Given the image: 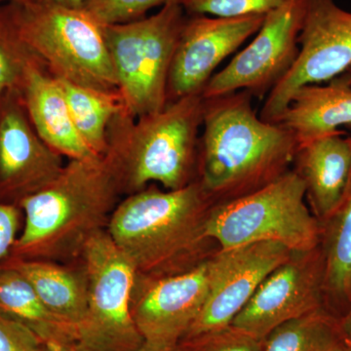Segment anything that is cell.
<instances>
[{
  "instance_id": "5b68a950",
  "label": "cell",
  "mask_w": 351,
  "mask_h": 351,
  "mask_svg": "<svg viewBox=\"0 0 351 351\" xmlns=\"http://www.w3.org/2000/svg\"><path fill=\"white\" fill-rule=\"evenodd\" d=\"M23 43L51 75L106 93H119L103 27L83 8L36 1L8 3Z\"/></svg>"
},
{
  "instance_id": "1f68e13d",
  "label": "cell",
  "mask_w": 351,
  "mask_h": 351,
  "mask_svg": "<svg viewBox=\"0 0 351 351\" xmlns=\"http://www.w3.org/2000/svg\"><path fill=\"white\" fill-rule=\"evenodd\" d=\"M136 351H180V348L179 346H175V348H160V346L149 345V343H145Z\"/></svg>"
},
{
  "instance_id": "44dd1931",
  "label": "cell",
  "mask_w": 351,
  "mask_h": 351,
  "mask_svg": "<svg viewBox=\"0 0 351 351\" xmlns=\"http://www.w3.org/2000/svg\"><path fill=\"white\" fill-rule=\"evenodd\" d=\"M0 311L34 330L47 348L75 346V328L50 311L31 283L8 265L0 267Z\"/></svg>"
},
{
  "instance_id": "8d00e7d4",
  "label": "cell",
  "mask_w": 351,
  "mask_h": 351,
  "mask_svg": "<svg viewBox=\"0 0 351 351\" xmlns=\"http://www.w3.org/2000/svg\"><path fill=\"white\" fill-rule=\"evenodd\" d=\"M346 128L348 129V130H350V135L348 136V142H350V144L351 145V125H348V126H346Z\"/></svg>"
},
{
  "instance_id": "4dcf8cb0",
  "label": "cell",
  "mask_w": 351,
  "mask_h": 351,
  "mask_svg": "<svg viewBox=\"0 0 351 351\" xmlns=\"http://www.w3.org/2000/svg\"><path fill=\"white\" fill-rule=\"evenodd\" d=\"M34 1L51 4V5L69 7V8H82L84 0H34Z\"/></svg>"
},
{
  "instance_id": "484cf974",
  "label": "cell",
  "mask_w": 351,
  "mask_h": 351,
  "mask_svg": "<svg viewBox=\"0 0 351 351\" xmlns=\"http://www.w3.org/2000/svg\"><path fill=\"white\" fill-rule=\"evenodd\" d=\"M181 0H84L82 8L101 25L125 24L145 18L156 7Z\"/></svg>"
},
{
  "instance_id": "9c48e42d",
  "label": "cell",
  "mask_w": 351,
  "mask_h": 351,
  "mask_svg": "<svg viewBox=\"0 0 351 351\" xmlns=\"http://www.w3.org/2000/svg\"><path fill=\"white\" fill-rule=\"evenodd\" d=\"M292 68L265 98L260 117L276 123L293 95L306 85L331 82L351 69V12L335 0H306Z\"/></svg>"
},
{
  "instance_id": "6da1fadb",
  "label": "cell",
  "mask_w": 351,
  "mask_h": 351,
  "mask_svg": "<svg viewBox=\"0 0 351 351\" xmlns=\"http://www.w3.org/2000/svg\"><path fill=\"white\" fill-rule=\"evenodd\" d=\"M248 92L205 100L196 179L213 203L250 195L290 170L298 142L261 119Z\"/></svg>"
},
{
  "instance_id": "83f0119b",
  "label": "cell",
  "mask_w": 351,
  "mask_h": 351,
  "mask_svg": "<svg viewBox=\"0 0 351 351\" xmlns=\"http://www.w3.org/2000/svg\"><path fill=\"white\" fill-rule=\"evenodd\" d=\"M47 348L34 330L0 311V351H47Z\"/></svg>"
},
{
  "instance_id": "d4e9b609",
  "label": "cell",
  "mask_w": 351,
  "mask_h": 351,
  "mask_svg": "<svg viewBox=\"0 0 351 351\" xmlns=\"http://www.w3.org/2000/svg\"><path fill=\"white\" fill-rule=\"evenodd\" d=\"M289 0H181L189 15H207L219 18L267 16L280 8Z\"/></svg>"
},
{
  "instance_id": "2e32d148",
  "label": "cell",
  "mask_w": 351,
  "mask_h": 351,
  "mask_svg": "<svg viewBox=\"0 0 351 351\" xmlns=\"http://www.w3.org/2000/svg\"><path fill=\"white\" fill-rule=\"evenodd\" d=\"M40 61L29 64L22 93L27 117L41 140L53 151L71 159L100 156L82 140L76 130L68 104L57 78Z\"/></svg>"
},
{
  "instance_id": "e0dca14e",
  "label": "cell",
  "mask_w": 351,
  "mask_h": 351,
  "mask_svg": "<svg viewBox=\"0 0 351 351\" xmlns=\"http://www.w3.org/2000/svg\"><path fill=\"white\" fill-rule=\"evenodd\" d=\"M341 130L299 145L295 171L306 186L311 212L318 221L339 206L351 176V145Z\"/></svg>"
},
{
  "instance_id": "8992f818",
  "label": "cell",
  "mask_w": 351,
  "mask_h": 351,
  "mask_svg": "<svg viewBox=\"0 0 351 351\" xmlns=\"http://www.w3.org/2000/svg\"><path fill=\"white\" fill-rule=\"evenodd\" d=\"M306 186L294 169L254 191L215 203L205 232L221 250L257 242H276L293 252L320 244V221L306 204Z\"/></svg>"
},
{
  "instance_id": "30bf717a",
  "label": "cell",
  "mask_w": 351,
  "mask_h": 351,
  "mask_svg": "<svg viewBox=\"0 0 351 351\" xmlns=\"http://www.w3.org/2000/svg\"><path fill=\"white\" fill-rule=\"evenodd\" d=\"M304 15L306 0H289L267 14L250 44L212 76L201 94L203 99L239 91L258 98L269 95L297 59Z\"/></svg>"
},
{
  "instance_id": "277c9868",
  "label": "cell",
  "mask_w": 351,
  "mask_h": 351,
  "mask_svg": "<svg viewBox=\"0 0 351 351\" xmlns=\"http://www.w3.org/2000/svg\"><path fill=\"white\" fill-rule=\"evenodd\" d=\"M204 107L202 95H189L138 119L124 110L113 119L103 156L121 193L132 195L152 182L178 189L195 181Z\"/></svg>"
},
{
  "instance_id": "ba28073f",
  "label": "cell",
  "mask_w": 351,
  "mask_h": 351,
  "mask_svg": "<svg viewBox=\"0 0 351 351\" xmlns=\"http://www.w3.org/2000/svg\"><path fill=\"white\" fill-rule=\"evenodd\" d=\"M87 311L77 329L76 351H136L145 343L131 313L137 271L107 230L83 247Z\"/></svg>"
},
{
  "instance_id": "7c38bea8",
  "label": "cell",
  "mask_w": 351,
  "mask_h": 351,
  "mask_svg": "<svg viewBox=\"0 0 351 351\" xmlns=\"http://www.w3.org/2000/svg\"><path fill=\"white\" fill-rule=\"evenodd\" d=\"M292 253L282 244L267 241L212 254L207 258L206 301L182 341L230 326L263 279Z\"/></svg>"
},
{
  "instance_id": "4316f807",
  "label": "cell",
  "mask_w": 351,
  "mask_h": 351,
  "mask_svg": "<svg viewBox=\"0 0 351 351\" xmlns=\"http://www.w3.org/2000/svg\"><path fill=\"white\" fill-rule=\"evenodd\" d=\"M180 351H263V341L232 325L179 343Z\"/></svg>"
},
{
  "instance_id": "3957f363",
  "label": "cell",
  "mask_w": 351,
  "mask_h": 351,
  "mask_svg": "<svg viewBox=\"0 0 351 351\" xmlns=\"http://www.w3.org/2000/svg\"><path fill=\"white\" fill-rule=\"evenodd\" d=\"M120 193L105 157L71 159L50 184L20 201L25 226L12 248L17 258L55 263L80 255L108 226Z\"/></svg>"
},
{
  "instance_id": "7a4b0ae2",
  "label": "cell",
  "mask_w": 351,
  "mask_h": 351,
  "mask_svg": "<svg viewBox=\"0 0 351 351\" xmlns=\"http://www.w3.org/2000/svg\"><path fill=\"white\" fill-rule=\"evenodd\" d=\"M213 204L197 180L178 189L147 186L117 205L107 232L137 274H181L211 256L205 223Z\"/></svg>"
},
{
  "instance_id": "ac0fdd59",
  "label": "cell",
  "mask_w": 351,
  "mask_h": 351,
  "mask_svg": "<svg viewBox=\"0 0 351 351\" xmlns=\"http://www.w3.org/2000/svg\"><path fill=\"white\" fill-rule=\"evenodd\" d=\"M276 123L292 132L299 145L351 125V85L339 76L327 84L295 91Z\"/></svg>"
},
{
  "instance_id": "d6a6232c",
  "label": "cell",
  "mask_w": 351,
  "mask_h": 351,
  "mask_svg": "<svg viewBox=\"0 0 351 351\" xmlns=\"http://www.w3.org/2000/svg\"><path fill=\"white\" fill-rule=\"evenodd\" d=\"M34 1V0H0V5L7 3H27V2Z\"/></svg>"
},
{
  "instance_id": "4fadbf2b",
  "label": "cell",
  "mask_w": 351,
  "mask_h": 351,
  "mask_svg": "<svg viewBox=\"0 0 351 351\" xmlns=\"http://www.w3.org/2000/svg\"><path fill=\"white\" fill-rule=\"evenodd\" d=\"M207 294V260L173 276L137 274L131 313L145 343L160 348L179 346L199 316Z\"/></svg>"
},
{
  "instance_id": "d590c367",
  "label": "cell",
  "mask_w": 351,
  "mask_h": 351,
  "mask_svg": "<svg viewBox=\"0 0 351 351\" xmlns=\"http://www.w3.org/2000/svg\"><path fill=\"white\" fill-rule=\"evenodd\" d=\"M339 351H351V343H346V345Z\"/></svg>"
},
{
  "instance_id": "603a6c76",
  "label": "cell",
  "mask_w": 351,
  "mask_h": 351,
  "mask_svg": "<svg viewBox=\"0 0 351 351\" xmlns=\"http://www.w3.org/2000/svg\"><path fill=\"white\" fill-rule=\"evenodd\" d=\"M346 343L339 318L325 308L289 320L263 339V351H339Z\"/></svg>"
},
{
  "instance_id": "ffe728a7",
  "label": "cell",
  "mask_w": 351,
  "mask_h": 351,
  "mask_svg": "<svg viewBox=\"0 0 351 351\" xmlns=\"http://www.w3.org/2000/svg\"><path fill=\"white\" fill-rule=\"evenodd\" d=\"M8 267L31 283L39 299L55 315L78 327L87 311V279L84 269L75 271L54 262L16 258Z\"/></svg>"
},
{
  "instance_id": "d6986e66",
  "label": "cell",
  "mask_w": 351,
  "mask_h": 351,
  "mask_svg": "<svg viewBox=\"0 0 351 351\" xmlns=\"http://www.w3.org/2000/svg\"><path fill=\"white\" fill-rule=\"evenodd\" d=\"M320 226L324 307L341 319L351 302V176L339 206Z\"/></svg>"
},
{
  "instance_id": "8fae6325",
  "label": "cell",
  "mask_w": 351,
  "mask_h": 351,
  "mask_svg": "<svg viewBox=\"0 0 351 351\" xmlns=\"http://www.w3.org/2000/svg\"><path fill=\"white\" fill-rule=\"evenodd\" d=\"M323 281L320 244L313 250L293 252L263 279L230 325L263 341L279 325L325 308Z\"/></svg>"
},
{
  "instance_id": "7402d4cb",
  "label": "cell",
  "mask_w": 351,
  "mask_h": 351,
  "mask_svg": "<svg viewBox=\"0 0 351 351\" xmlns=\"http://www.w3.org/2000/svg\"><path fill=\"white\" fill-rule=\"evenodd\" d=\"M57 80L80 137L97 156H105L108 151V127L113 119L124 110L119 93L97 91L61 78Z\"/></svg>"
},
{
  "instance_id": "5bb4252c",
  "label": "cell",
  "mask_w": 351,
  "mask_h": 351,
  "mask_svg": "<svg viewBox=\"0 0 351 351\" xmlns=\"http://www.w3.org/2000/svg\"><path fill=\"white\" fill-rule=\"evenodd\" d=\"M265 18H186L171 63L168 101L202 94L219 64L257 34Z\"/></svg>"
},
{
  "instance_id": "f546056e",
  "label": "cell",
  "mask_w": 351,
  "mask_h": 351,
  "mask_svg": "<svg viewBox=\"0 0 351 351\" xmlns=\"http://www.w3.org/2000/svg\"><path fill=\"white\" fill-rule=\"evenodd\" d=\"M339 325H341V332L345 337L346 343H351V302L348 311L339 319Z\"/></svg>"
},
{
  "instance_id": "52a82bcc",
  "label": "cell",
  "mask_w": 351,
  "mask_h": 351,
  "mask_svg": "<svg viewBox=\"0 0 351 351\" xmlns=\"http://www.w3.org/2000/svg\"><path fill=\"white\" fill-rule=\"evenodd\" d=\"M186 14L181 2H172L149 17L101 25L124 112L133 119L167 105L171 63Z\"/></svg>"
},
{
  "instance_id": "836d02e7",
  "label": "cell",
  "mask_w": 351,
  "mask_h": 351,
  "mask_svg": "<svg viewBox=\"0 0 351 351\" xmlns=\"http://www.w3.org/2000/svg\"><path fill=\"white\" fill-rule=\"evenodd\" d=\"M47 351H76L75 346H66V348H48Z\"/></svg>"
},
{
  "instance_id": "9a60e30c",
  "label": "cell",
  "mask_w": 351,
  "mask_h": 351,
  "mask_svg": "<svg viewBox=\"0 0 351 351\" xmlns=\"http://www.w3.org/2000/svg\"><path fill=\"white\" fill-rule=\"evenodd\" d=\"M63 167L61 154L32 125L21 91L0 97V195L21 201L50 184Z\"/></svg>"
},
{
  "instance_id": "e575fe53",
  "label": "cell",
  "mask_w": 351,
  "mask_h": 351,
  "mask_svg": "<svg viewBox=\"0 0 351 351\" xmlns=\"http://www.w3.org/2000/svg\"><path fill=\"white\" fill-rule=\"evenodd\" d=\"M339 76H341L343 80H345L346 82L348 83V84L351 85V69H348V71L343 73V75Z\"/></svg>"
},
{
  "instance_id": "cb8c5ba5",
  "label": "cell",
  "mask_w": 351,
  "mask_h": 351,
  "mask_svg": "<svg viewBox=\"0 0 351 351\" xmlns=\"http://www.w3.org/2000/svg\"><path fill=\"white\" fill-rule=\"evenodd\" d=\"M39 61L20 38L9 4L0 5V97L21 91L27 66Z\"/></svg>"
},
{
  "instance_id": "f1b7e54d",
  "label": "cell",
  "mask_w": 351,
  "mask_h": 351,
  "mask_svg": "<svg viewBox=\"0 0 351 351\" xmlns=\"http://www.w3.org/2000/svg\"><path fill=\"white\" fill-rule=\"evenodd\" d=\"M19 212L14 205L0 202V260L5 257L16 242Z\"/></svg>"
}]
</instances>
